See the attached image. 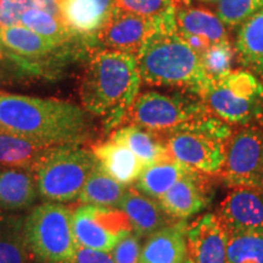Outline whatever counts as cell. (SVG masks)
I'll return each mask as SVG.
<instances>
[{"instance_id": "obj_1", "label": "cell", "mask_w": 263, "mask_h": 263, "mask_svg": "<svg viewBox=\"0 0 263 263\" xmlns=\"http://www.w3.org/2000/svg\"><path fill=\"white\" fill-rule=\"evenodd\" d=\"M0 128L47 147L78 145L89 120L83 107L70 101L0 91Z\"/></svg>"}, {"instance_id": "obj_2", "label": "cell", "mask_w": 263, "mask_h": 263, "mask_svg": "<svg viewBox=\"0 0 263 263\" xmlns=\"http://www.w3.org/2000/svg\"><path fill=\"white\" fill-rule=\"evenodd\" d=\"M137 64L144 83L177 88L197 98L210 81L200 55L177 29L176 8L156 18V28L138 51Z\"/></svg>"}, {"instance_id": "obj_3", "label": "cell", "mask_w": 263, "mask_h": 263, "mask_svg": "<svg viewBox=\"0 0 263 263\" xmlns=\"http://www.w3.org/2000/svg\"><path fill=\"white\" fill-rule=\"evenodd\" d=\"M141 78L137 57L115 50L94 55L81 82L80 97L88 114L105 118V126L122 124L139 94Z\"/></svg>"}, {"instance_id": "obj_4", "label": "cell", "mask_w": 263, "mask_h": 263, "mask_svg": "<svg viewBox=\"0 0 263 263\" xmlns=\"http://www.w3.org/2000/svg\"><path fill=\"white\" fill-rule=\"evenodd\" d=\"M232 134L230 124L206 114L160 137L171 159L186 168L212 176L221 172Z\"/></svg>"}, {"instance_id": "obj_5", "label": "cell", "mask_w": 263, "mask_h": 263, "mask_svg": "<svg viewBox=\"0 0 263 263\" xmlns=\"http://www.w3.org/2000/svg\"><path fill=\"white\" fill-rule=\"evenodd\" d=\"M97 162L93 151L80 145L48 147L31 170L38 195L48 202L74 201Z\"/></svg>"}, {"instance_id": "obj_6", "label": "cell", "mask_w": 263, "mask_h": 263, "mask_svg": "<svg viewBox=\"0 0 263 263\" xmlns=\"http://www.w3.org/2000/svg\"><path fill=\"white\" fill-rule=\"evenodd\" d=\"M199 99L212 116L230 126L263 123V82L246 70L210 80Z\"/></svg>"}, {"instance_id": "obj_7", "label": "cell", "mask_w": 263, "mask_h": 263, "mask_svg": "<svg viewBox=\"0 0 263 263\" xmlns=\"http://www.w3.org/2000/svg\"><path fill=\"white\" fill-rule=\"evenodd\" d=\"M72 216L73 212L66 206L45 202L26 217V241L34 262L71 263L77 248Z\"/></svg>"}, {"instance_id": "obj_8", "label": "cell", "mask_w": 263, "mask_h": 263, "mask_svg": "<svg viewBox=\"0 0 263 263\" xmlns=\"http://www.w3.org/2000/svg\"><path fill=\"white\" fill-rule=\"evenodd\" d=\"M206 114L210 112L195 95L184 91L170 95L149 90L138 94L123 123L163 136L180 124Z\"/></svg>"}, {"instance_id": "obj_9", "label": "cell", "mask_w": 263, "mask_h": 263, "mask_svg": "<svg viewBox=\"0 0 263 263\" xmlns=\"http://www.w3.org/2000/svg\"><path fill=\"white\" fill-rule=\"evenodd\" d=\"M219 173L232 188H263V130L257 127H244L233 132Z\"/></svg>"}, {"instance_id": "obj_10", "label": "cell", "mask_w": 263, "mask_h": 263, "mask_svg": "<svg viewBox=\"0 0 263 263\" xmlns=\"http://www.w3.org/2000/svg\"><path fill=\"white\" fill-rule=\"evenodd\" d=\"M72 228L78 245L105 252L112 251L124 235L133 232L122 210L89 205L74 210Z\"/></svg>"}, {"instance_id": "obj_11", "label": "cell", "mask_w": 263, "mask_h": 263, "mask_svg": "<svg viewBox=\"0 0 263 263\" xmlns=\"http://www.w3.org/2000/svg\"><path fill=\"white\" fill-rule=\"evenodd\" d=\"M217 216L229 235H263V188H233Z\"/></svg>"}, {"instance_id": "obj_12", "label": "cell", "mask_w": 263, "mask_h": 263, "mask_svg": "<svg viewBox=\"0 0 263 263\" xmlns=\"http://www.w3.org/2000/svg\"><path fill=\"white\" fill-rule=\"evenodd\" d=\"M156 28V18H146L114 8L97 32L98 41L108 50L136 55Z\"/></svg>"}, {"instance_id": "obj_13", "label": "cell", "mask_w": 263, "mask_h": 263, "mask_svg": "<svg viewBox=\"0 0 263 263\" xmlns=\"http://www.w3.org/2000/svg\"><path fill=\"white\" fill-rule=\"evenodd\" d=\"M186 239L192 263H228L229 234L217 215L199 217L188 226Z\"/></svg>"}, {"instance_id": "obj_14", "label": "cell", "mask_w": 263, "mask_h": 263, "mask_svg": "<svg viewBox=\"0 0 263 263\" xmlns=\"http://www.w3.org/2000/svg\"><path fill=\"white\" fill-rule=\"evenodd\" d=\"M205 173L189 171L157 201L174 219H185L201 212L210 199V183Z\"/></svg>"}, {"instance_id": "obj_15", "label": "cell", "mask_w": 263, "mask_h": 263, "mask_svg": "<svg viewBox=\"0 0 263 263\" xmlns=\"http://www.w3.org/2000/svg\"><path fill=\"white\" fill-rule=\"evenodd\" d=\"M118 209L128 217L132 230L140 239L149 238L160 229L179 221L167 215L159 201L136 189H127Z\"/></svg>"}, {"instance_id": "obj_16", "label": "cell", "mask_w": 263, "mask_h": 263, "mask_svg": "<svg viewBox=\"0 0 263 263\" xmlns=\"http://www.w3.org/2000/svg\"><path fill=\"white\" fill-rule=\"evenodd\" d=\"M188 226L184 219L149 236L141 249L139 263H185L188 259Z\"/></svg>"}, {"instance_id": "obj_17", "label": "cell", "mask_w": 263, "mask_h": 263, "mask_svg": "<svg viewBox=\"0 0 263 263\" xmlns=\"http://www.w3.org/2000/svg\"><path fill=\"white\" fill-rule=\"evenodd\" d=\"M90 150L101 168L123 185L136 183L145 167L127 146L111 139L94 144Z\"/></svg>"}, {"instance_id": "obj_18", "label": "cell", "mask_w": 263, "mask_h": 263, "mask_svg": "<svg viewBox=\"0 0 263 263\" xmlns=\"http://www.w3.org/2000/svg\"><path fill=\"white\" fill-rule=\"evenodd\" d=\"M38 190L31 171L0 167V210L24 211L34 205Z\"/></svg>"}, {"instance_id": "obj_19", "label": "cell", "mask_w": 263, "mask_h": 263, "mask_svg": "<svg viewBox=\"0 0 263 263\" xmlns=\"http://www.w3.org/2000/svg\"><path fill=\"white\" fill-rule=\"evenodd\" d=\"M234 50L239 64L263 82V10L239 26Z\"/></svg>"}, {"instance_id": "obj_20", "label": "cell", "mask_w": 263, "mask_h": 263, "mask_svg": "<svg viewBox=\"0 0 263 263\" xmlns=\"http://www.w3.org/2000/svg\"><path fill=\"white\" fill-rule=\"evenodd\" d=\"M177 29L184 34L202 38L210 44L228 41L227 26L218 15L203 8L176 9Z\"/></svg>"}, {"instance_id": "obj_21", "label": "cell", "mask_w": 263, "mask_h": 263, "mask_svg": "<svg viewBox=\"0 0 263 263\" xmlns=\"http://www.w3.org/2000/svg\"><path fill=\"white\" fill-rule=\"evenodd\" d=\"M110 139L127 146L145 167L171 159L162 138L132 124L115 129Z\"/></svg>"}, {"instance_id": "obj_22", "label": "cell", "mask_w": 263, "mask_h": 263, "mask_svg": "<svg viewBox=\"0 0 263 263\" xmlns=\"http://www.w3.org/2000/svg\"><path fill=\"white\" fill-rule=\"evenodd\" d=\"M189 171L192 170L172 159L149 164L144 167L143 172L137 179L136 190L151 199L159 200Z\"/></svg>"}, {"instance_id": "obj_23", "label": "cell", "mask_w": 263, "mask_h": 263, "mask_svg": "<svg viewBox=\"0 0 263 263\" xmlns=\"http://www.w3.org/2000/svg\"><path fill=\"white\" fill-rule=\"evenodd\" d=\"M127 189V185L111 178L97 162L78 200L83 205L118 209Z\"/></svg>"}, {"instance_id": "obj_24", "label": "cell", "mask_w": 263, "mask_h": 263, "mask_svg": "<svg viewBox=\"0 0 263 263\" xmlns=\"http://www.w3.org/2000/svg\"><path fill=\"white\" fill-rule=\"evenodd\" d=\"M25 217L0 215V263H33L26 241Z\"/></svg>"}, {"instance_id": "obj_25", "label": "cell", "mask_w": 263, "mask_h": 263, "mask_svg": "<svg viewBox=\"0 0 263 263\" xmlns=\"http://www.w3.org/2000/svg\"><path fill=\"white\" fill-rule=\"evenodd\" d=\"M47 146L39 145L31 140L0 130V167L31 171Z\"/></svg>"}, {"instance_id": "obj_26", "label": "cell", "mask_w": 263, "mask_h": 263, "mask_svg": "<svg viewBox=\"0 0 263 263\" xmlns=\"http://www.w3.org/2000/svg\"><path fill=\"white\" fill-rule=\"evenodd\" d=\"M66 26L73 33H97L106 17L93 0H58Z\"/></svg>"}, {"instance_id": "obj_27", "label": "cell", "mask_w": 263, "mask_h": 263, "mask_svg": "<svg viewBox=\"0 0 263 263\" xmlns=\"http://www.w3.org/2000/svg\"><path fill=\"white\" fill-rule=\"evenodd\" d=\"M0 39L5 48L22 57H42L57 48L54 43L21 25L0 28Z\"/></svg>"}, {"instance_id": "obj_28", "label": "cell", "mask_w": 263, "mask_h": 263, "mask_svg": "<svg viewBox=\"0 0 263 263\" xmlns=\"http://www.w3.org/2000/svg\"><path fill=\"white\" fill-rule=\"evenodd\" d=\"M20 25L54 43L57 47L67 42L73 34V32L67 26L37 8L27 10L22 16Z\"/></svg>"}, {"instance_id": "obj_29", "label": "cell", "mask_w": 263, "mask_h": 263, "mask_svg": "<svg viewBox=\"0 0 263 263\" xmlns=\"http://www.w3.org/2000/svg\"><path fill=\"white\" fill-rule=\"evenodd\" d=\"M235 57L234 48L228 41L215 43L200 55L203 71L210 80L218 78L232 71V64Z\"/></svg>"}, {"instance_id": "obj_30", "label": "cell", "mask_w": 263, "mask_h": 263, "mask_svg": "<svg viewBox=\"0 0 263 263\" xmlns=\"http://www.w3.org/2000/svg\"><path fill=\"white\" fill-rule=\"evenodd\" d=\"M228 263H263V235H229Z\"/></svg>"}, {"instance_id": "obj_31", "label": "cell", "mask_w": 263, "mask_h": 263, "mask_svg": "<svg viewBox=\"0 0 263 263\" xmlns=\"http://www.w3.org/2000/svg\"><path fill=\"white\" fill-rule=\"evenodd\" d=\"M263 10V0H218L217 15L223 24L236 27Z\"/></svg>"}, {"instance_id": "obj_32", "label": "cell", "mask_w": 263, "mask_h": 263, "mask_svg": "<svg viewBox=\"0 0 263 263\" xmlns=\"http://www.w3.org/2000/svg\"><path fill=\"white\" fill-rule=\"evenodd\" d=\"M114 8L146 18H157L174 6L170 0H115Z\"/></svg>"}, {"instance_id": "obj_33", "label": "cell", "mask_w": 263, "mask_h": 263, "mask_svg": "<svg viewBox=\"0 0 263 263\" xmlns=\"http://www.w3.org/2000/svg\"><path fill=\"white\" fill-rule=\"evenodd\" d=\"M33 8L34 0H0V28L20 25L25 12Z\"/></svg>"}, {"instance_id": "obj_34", "label": "cell", "mask_w": 263, "mask_h": 263, "mask_svg": "<svg viewBox=\"0 0 263 263\" xmlns=\"http://www.w3.org/2000/svg\"><path fill=\"white\" fill-rule=\"evenodd\" d=\"M140 252V238L130 232L117 242L111 255L115 263H139Z\"/></svg>"}, {"instance_id": "obj_35", "label": "cell", "mask_w": 263, "mask_h": 263, "mask_svg": "<svg viewBox=\"0 0 263 263\" xmlns=\"http://www.w3.org/2000/svg\"><path fill=\"white\" fill-rule=\"evenodd\" d=\"M71 263H115L110 252L84 248L77 244Z\"/></svg>"}, {"instance_id": "obj_36", "label": "cell", "mask_w": 263, "mask_h": 263, "mask_svg": "<svg viewBox=\"0 0 263 263\" xmlns=\"http://www.w3.org/2000/svg\"><path fill=\"white\" fill-rule=\"evenodd\" d=\"M34 2H35V8L39 10H43V11L47 12V14L51 15L52 17H55L58 21L62 22V24L66 26L64 21V16H62L60 5H59L58 0H34Z\"/></svg>"}, {"instance_id": "obj_37", "label": "cell", "mask_w": 263, "mask_h": 263, "mask_svg": "<svg viewBox=\"0 0 263 263\" xmlns=\"http://www.w3.org/2000/svg\"><path fill=\"white\" fill-rule=\"evenodd\" d=\"M170 2L172 3L174 8L180 9V8H186V6H189L192 0H170Z\"/></svg>"}, {"instance_id": "obj_38", "label": "cell", "mask_w": 263, "mask_h": 263, "mask_svg": "<svg viewBox=\"0 0 263 263\" xmlns=\"http://www.w3.org/2000/svg\"><path fill=\"white\" fill-rule=\"evenodd\" d=\"M3 47H4V45H3L2 39H0V58H2V55H3Z\"/></svg>"}, {"instance_id": "obj_39", "label": "cell", "mask_w": 263, "mask_h": 263, "mask_svg": "<svg viewBox=\"0 0 263 263\" xmlns=\"http://www.w3.org/2000/svg\"><path fill=\"white\" fill-rule=\"evenodd\" d=\"M185 263H192V261H190L189 257H188V259H186V261H185Z\"/></svg>"}, {"instance_id": "obj_40", "label": "cell", "mask_w": 263, "mask_h": 263, "mask_svg": "<svg viewBox=\"0 0 263 263\" xmlns=\"http://www.w3.org/2000/svg\"><path fill=\"white\" fill-rule=\"evenodd\" d=\"M33 263H38V262H33Z\"/></svg>"}, {"instance_id": "obj_41", "label": "cell", "mask_w": 263, "mask_h": 263, "mask_svg": "<svg viewBox=\"0 0 263 263\" xmlns=\"http://www.w3.org/2000/svg\"><path fill=\"white\" fill-rule=\"evenodd\" d=\"M0 130H2V128H0Z\"/></svg>"}]
</instances>
